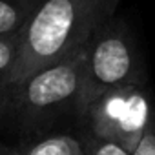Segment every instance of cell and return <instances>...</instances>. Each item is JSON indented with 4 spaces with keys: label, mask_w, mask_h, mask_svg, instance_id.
Here are the masks:
<instances>
[{
    "label": "cell",
    "mask_w": 155,
    "mask_h": 155,
    "mask_svg": "<svg viewBox=\"0 0 155 155\" xmlns=\"http://www.w3.org/2000/svg\"><path fill=\"white\" fill-rule=\"evenodd\" d=\"M104 20L108 17L97 0H42L20 31L15 86L31 73L82 49Z\"/></svg>",
    "instance_id": "obj_1"
},
{
    "label": "cell",
    "mask_w": 155,
    "mask_h": 155,
    "mask_svg": "<svg viewBox=\"0 0 155 155\" xmlns=\"http://www.w3.org/2000/svg\"><path fill=\"white\" fill-rule=\"evenodd\" d=\"M77 119L86 133L113 140L133 153L153 119V111L142 84H124L101 93Z\"/></svg>",
    "instance_id": "obj_4"
},
{
    "label": "cell",
    "mask_w": 155,
    "mask_h": 155,
    "mask_svg": "<svg viewBox=\"0 0 155 155\" xmlns=\"http://www.w3.org/2000/svg\"><path fill=\"white\" fill-rule=\"evenodd\" d=\"M142 81L140 58L130 31L120 22L104 20L86 42L79 115L101 93L124 84H142Z\"/></svg>",
    "instance_id": "obj_3"
},
{
    "label": "cell",
    "mask_w": 155,
    "mask_h": 155,
    "mask_svg": "<svg viewBox=\"0 0 155 155\" xmlns=\"http://www.w3.org/2000/svg\"><path fill=\"white\" fill-rule=\"evenodd\" d=\"M86 46L73 55L42 68L13 90L11 111L24 131H42L60 120V117L79 115L84 84Z\"/></svg>",
    "instance_id": "obj_2"
},
{
    "label": "cell",
    "mask_w": 155,
    "mask_h": 155,
    "mask_svg": "<svg viewBox=\"0 0 155 155\" xmlns=\"http://www.w3.org/2000/svg\"><path fill=\"white\" fill-rule=\"evenodd\" d=\"M18 48H20V33L0 37V117L6 111H11V101L15 90L13 75L18 60Z\"/></svg>",
    "instance_id": "obj_5"
},
{
    "label": "cell",
    "mask_w": 155,
    "mask_h": 155,
    "mask_svg": "<svg viewBox=\"0 0 155 155\" xmlns=\"http://www.w3.org/2000/svg\"><path fill=\"white\" fill-rule=\"evenodd\" d=\"M0 155H15V151H0Z\"/></svg>",
    "instance_id": "obj_11"
},
{
    "label": "cell",
    "mask_w": 155,
    "mask_h": 155,
    "mask_svg": "<svg viewBox=\"0 0 155 155\" xmlns=\"http://www.w3.org/2000/svg\"><path fill=\"white\" fill-rule=\"evenodd\" d=\"M42 0H0V37L18 35Z\"/></svg>",
    "instance_id": "obj_7"
},
{
    "label": "cell",
    "mask_w": 155,
    "mask_h": 155,
    "mask_svg": "<svg viewBox=\"0 0 155 155\" xmlns=\"http://www.w3.org/2000/svg\"><path fill=\"white\" fill-rule=\"evenodd\" d=\"M133 155H155V117L151 119L144 137L140 139L137 150L133 151Z\"/></svg>",
    "instance_id": "obj_9"
},
{
    "label": "cell",
    "mask_w": 155,
    "mask_h": 155,
    "mask_svg": "<svg viewBox=\"0 0 155 155\" xmlns=\"http://www.w3.org/2000/svg\"><path fill=\"white\" fill-rule=\"evenodd\" d=\"M13 151L15 155H88L84 139H79L69 133L35 139Z\"/></svg>",
    "instance_id": "obj_6"
},
{
    "label": "cell",
    "mask_w": 155,
    "mask_h": 155,
    "mask_svg": "<svg viewBox=\"0 0 155 155\" xmlns=\"http://www.w3.org/2000/svg\"><path fill=\"white\" fill-rule=\"evenodd\" d=\"M84 142H86L88 155H133L124 146H120V144H117L113 140L86 133V131H84Z\"/></svg>",
    "instance_id": "obj_8"
},
{
    "label": "cell",
    "mask_w": 155,
    "mask_h": 155,
    "mask_svg": "<svg viewBox=\"0 0 155 155\" xmlns=\"http://www.w3.org/2000/svg\"><path fill=\"white\" fill-rule=\"evenodd\" d=\"M97 2L101 4V8H102V11L106 13V17L110 18V17L113 15V11H115V8H117V4L120 2V0H97Z\"/></svg>",
    "instance_id": "obj_10"
}]
</instances>
